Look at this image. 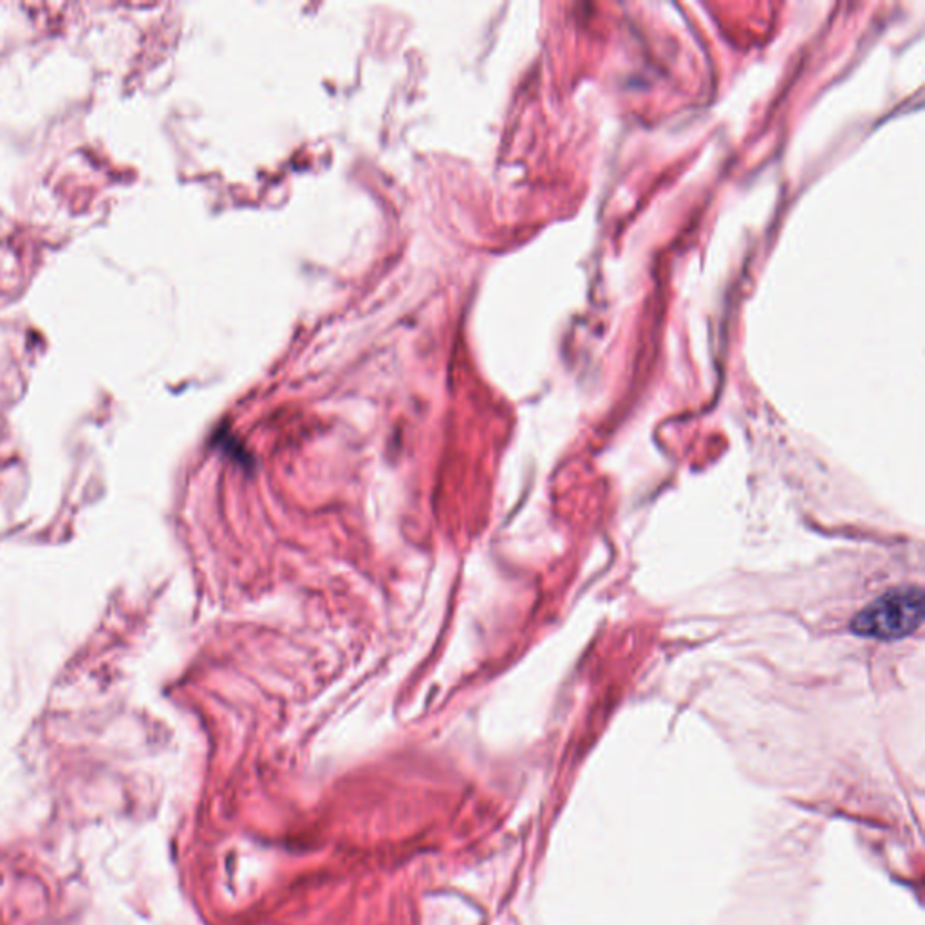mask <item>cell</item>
Instances as JSON below:
<instances>
[{"label":"cell","instance_id":"1","mask_svg":"<svg viewBox=\"0 0 925 925\" xmlns=\"http://www.w3.org/2000/svg\"><path fill=\"white\" fill-rule=\"evenodd\" d=\"M924 623V592L904 586L884 593L853 618L850 629L857 637L875 640H901Z\"/></svg>","mask_w":925,"mask_h":925}]
</instances>
